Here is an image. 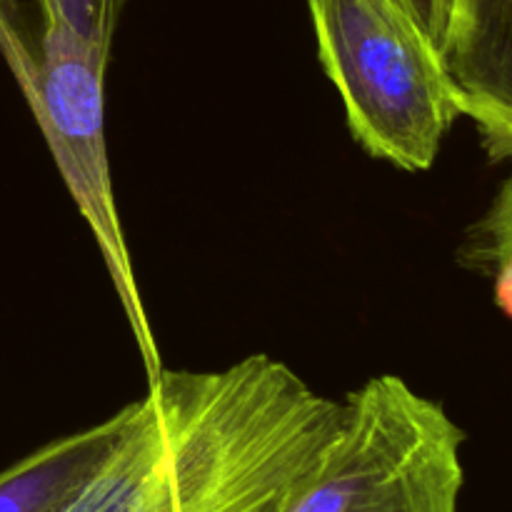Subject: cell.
<instances>
[{
    "instance_id": "obj_8",
    "label": "cell",
    "mask_w": 512,
    "mask_h": 512,
    "mask_svg": "<svg viewBox=\"0 0 512 512\" xmlns=\"http://www.w3.org/2000/svg\"><path fill=\"white\" fill-rule=\"evenodd\" d=\"M65 18L85 35L100 45H113L118 28L120 10L128 0H58Z\"/></svg>"
},
{
    "instance_id": "obj_4",
    "label": "cell",
    "mask_w": 512,
    "mask_h": 512,
    "mask_svg": "<svg viewBox=\"0 0 512 512\" xmlns=\"http://www.w3.org/2000/svg\"><path fill=\"white\" fill-rule=\"evenodd\" d=\"M340 428L280 512H458L465 433L398 375L343 400Z\"/></svg>"
},
{
    "instance_id": "obj_6",
    "label": "cell",
    "mask_w": 512,
    "mask_h": 512,
    "mask_svg": "<svg viewBox=\"0 0 512 512\" xmlns=\"http://www.w3.org/2000/svg\"><path fill=\"white\" fill-rule=\"evenodd\" d=\"M128 408L40 445L0 473V512H58L123 428Z\"/></svg>"
},
{
    "instance_id": "obj_1",
    "label": "cell",
    "mask_w": 512,
    "mask_h": 512,
    "mask_svg": "<svg viewBox=\"0 0 512 512\" xmlns=\"http://www.w3.org/2000/svg\"><path fill=\"white\" fill-rule=\"evenodd\" d=\"M58 512H280L340 428L343 400L258 353L163 370Z\"/></svg>"
},
{
    "instance_id": "obj_3",
    "label": "cell",
    "mask_w": 512,
    "mask_h": 512,
    "mask_svg": "<svg viewBox=\"0 0 512 512\" xmlns=\"http://www.w3.org/2000/svg\"><path fill=\"white\" fill-rule=\"evenodd\" d=\"M308 8L353 138L395 168L428 170L465 115L433 43L398 0H308Z\"/></svg>"
},
{
    "instance_id": "obj_9",
    "label": "cell",
    "mask_w": 512,
    "mask_h": 512,
    "mask_svg": "<svg viewBox=\"0 0 512 512\" xmlns=\"http://www.w3.org/2000/svg\"><path fill=\"white\" fill-rule=\"evenodd\" d=\"M398 3L408 10L410 18L418 23V28L423 30L425 38L433 43V48L438 50L440 58H443V50L450 33V20H453L455 0H398Z\"/></svg>"
},
{
    "instance_id": "obj_2",
    "label": "cell",
    "mask_w": 512,
    "mask_h": 512,
    "mask_svg": "<svg viewBox=\"0 0 512 512\" xmlns=\"http://www.w3.org/2000/svg\"><path fill=\"white\" fill-rule=\"evenodd\" d=\"M0 55L98 243L135 338L145 380L153 383L165 368L120 225L105 145L110 48L85 38L65 18L58 0H35V8L20 0H0Z\"/></svg>"
},
{
    "instance_id": "obj_5",
    "label": "cell",
    "mask_w": 512,
    "mask_h": 512,
    "mask_svg": "<svg viewBox=\"0 0 512 512\" xmlns=\"http://www.w3.org/2000/svg\"><path fill=\"white\" fill-rule=\"evenodd\" d=\"M443 63L490 160H512V0H455Z\"/></svg>"
},
{
    "instance_id": "obj_7",
    "label": "cell",
    "mask_w": 512,
    "mask_h": 512,
    "mask_svg": "<svg viewBox=\"0 0 512 512\" xmlns=\"http://www.w3.org/2000/svg\"><path fill=\"white\" fill-rule=\"evenodd\" d=\"M460 258L493 285L495 305L512 320V173L468 230Z\"/></svg>"
}]
</instances>
